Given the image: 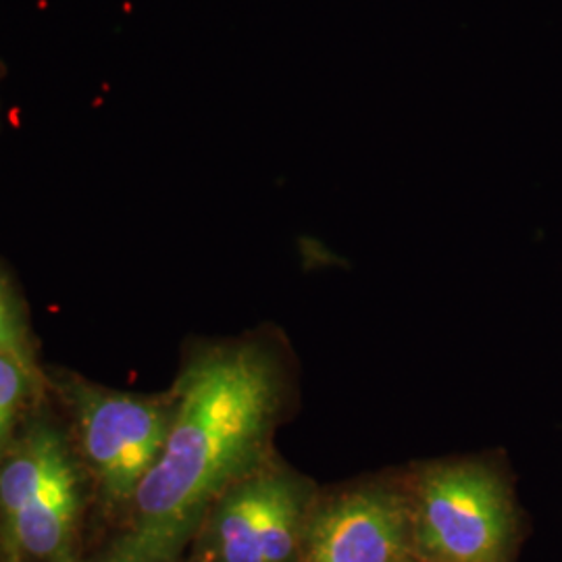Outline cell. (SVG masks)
Wrapping results in <instances>:
<instances>
[{
    "label": "cell",
    "instance_id": "52a82bcc",
    "mask_svg": "<svg viewBox=\"0 0 562 562\" xmlns=\"http://www.w3.org/2000/svg\"><path fill=\"white\" fill-rule=\"evenodd\" d=\"M67 459L55 434L42 431L23 443L20 452L4 464L0 473V503L13 519L30 503L60 462Z\"/></svg>",
    "mask_w": 562,
    "mask_h": 562
},
{
    "label": "cell",
    "instance_id": "ba28073f",
    "mask_svg": "<svg viewBox=\"0 0 562 562\" xmlns=\"http://www.w3.org/2000/svg\"><path fill=\"white\" fill-rule=\"evenodd\" d=\"M25 392V378L21 361L0 352V446L7 440L15 411Z\"/></svg>",
    "mask_w": 562,
    "mask_h": 562
},
{
    "label": "cell",
    "instance_id": "7a4b0ae2",
    "mask_svg": "<svg viewBox=\"0 0 562 562\" xmlns=\"http://www.w3.org/2000/svg\"><path fill=\"white\" fill-rule=\"evenodd\" d=\"M510 501L501 477L477 462H443L419 485L417 531L443 562H498L510 538Z\"/></svg>",
    "mask_w": 562,
    "mask_h": 562
},
{
    "label": "cell",
    "instance_id": "8992f818",
    "mask_svg": "<svg viewBox=\"0 0 562 562\" xmlns=\"http://www.w3.org/2000/svg\"><path fill=\"white\" fill-rule=\"evenodd\" d=\"M262 473L238 483L225 494L217 536L225 562H265L262 559Z\"/></svg>",
    "mask_w": 562,
    "mask_h": 562
},
{
    "label": "cell",
    "instance_id": "9c48e42d",
    "mask_svg": "<svg viewBox=\"0 0 562 562\" xmlns=\"http://www.w3.org/2000/svg\"><path fill=\"white\" fill-rule=\"evenodd\" d=\"M0 352L11 355V357L21 361L20 331L15 327L13 313L4 301L2 288H0Z\"/></svg>",
    "mask_w": 562,
    "mask_h": 562
},
{
    "label": "cell",
    "instance_id": "5b68a950",
    "mask_svg": "<svg viewBox=\"0 0 562 562\" xmlns=\"http://www.w3.org/2000/svg\"><path fill=\"white\" fill-rule=\"evenodd\" d=\"M76 506V475L69 459H65L36 496L11 519L18 542L36 557L59 552L71 531Z\"/></svg>",
    "mask_w": 562,
    "mask_h": 562
},
{
    "label": "cell",
    "instance_id": "6da1fadb",
    "mask_svg": "<svg viewBox=\"0 0 562 562\" xmlns=\"http://www.w3.org/2000/svg\"><path fill=\"white\" fill-rule=\"evenodd\" d=\"M280 406V373L257 346L217 348L190 367L136 517L111 562H167L206 508L261 459Z\"/></svg>",
    "mask_w": 562,
    "mask_h": 562
},
{
    "label": "cell",
    "instance_id": "3957f363",
    "mask_svg": "<svg viewBox=\"0 0 562 562\" xmlns=\"http://www.w3.org/2000/svg\"><path fill=\"white\" fill-rule=\"evenodd\" d=\"M171 417L155 402L123 394H92L83 401L86 452L111 496L136 494L161 457Z\"/></svg>",
    "mask_w": 562,
    "mask_h": 562
},
{
    "label": "cell",
    "instance_id": "277c9868",
    "mask_svg": "<svg viewBox=\"0 0 562 562\" xmlns=\"http://www.w3.org/2000/svg\"><path fill=\"white\" fill-rule=\"evenodd\" d=\"M411 510L392 490L361 487L325 504L308 527L304 562H401Z\"/></svg>",
    "mask_w": 562,
    "mask_h": 562
}]
</instances>
